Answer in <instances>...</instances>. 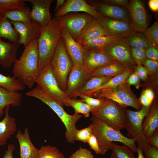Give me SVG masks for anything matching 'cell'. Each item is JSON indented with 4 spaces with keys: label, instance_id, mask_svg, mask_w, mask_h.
<instances>
[{
    "label": "cell",
    "instance_id": "obj_1",
    "mask_svg": "<svg viewBox=\"0 0 158 158\" xmlns=\"http://www.w3.org/2000/svg\"><path fill=\"white\" fill-rule=\"evenodd\" d=\"M39 71L37 40H35L24 47L21 55L13 64L12 72L13 76L32 88Z\"/></svg>",
    "mask_w": 158,
    "mask_h": 158
},
{
    "label": "cell",
    "instance_id": "obj_2",
    "mask_svg": "<svg viewBox=\"0 0 158 158\" xmlns=\"http://www.w3.org/2000/svg\"><path fill=\"white\" fill-rule=\"evenodd\" d=\"M61 27L55 17L42 28L37 40L40 71L50 64L61 37Z\"/></svg>",
    "mask_w": 158,
    "mask_h": 158
},
{
    "label": "cell",
    "instance_id": "obj_3",
    "mask_svg": "<svg viewBox=\"0 0 158 158\" xmlns=\"http://www.w3.org/2000/svg\"><path fill=\"white\" fill-rule=\"evenodd\" d=\"M90 124L92 134L96 137L101 151L104 155L109 150L111 143L113 141L123 143L130 148L134 153L137 152L136 140L124 136L120 131L116 130L107 124L101 119L92 116Z\"/></svg>",
    "mask_w": 158,
    "mask_h": 158
},
{
    "label": "cell",
    "instance_id": "obj_4",
    "mask_svg": "<svg viewBox=\"0 0 158 158\" xmlns=\"http://www.w3.org/2000/svg\"><path fill=\"white\" fill-rule=\"evenodd\" d=\"M25 95L28 97L36 98L48 105L56 114L64 124L66 128L65 136L67 142L73 144L75 142L74 134L77 129L76 124L82 117L80 114L67 113L61 105L43 91L38 85Z\"/></svg>",
    "mask_w": 158,
    "mask_h": 158
},
{
    "label": "cell",
    "instance_id": "obj_5",
    "mask_svg": "<svg viewBox=\"0 0 158 158\" xmlns=\"http://www.w3.org/2000/svg\"><path fill=\"white\" fill-rule=\"evenodd\" d=\"M150 108L142 106L140 110L137 111L128 109L126 110L124 128L128 132L129 138L135 139L138 146L141 147L142 150H146L151 145L147 141L142 128L143 120L149 112Z\"/></svg>",
    "mask_w": 158,
    "mask_h": 158
},
{
    "label": "cell",
    "instance_id": "obj_6",
    "mask_svg": "<svg viewBox=\"0 0 158 158\" xmlns=\"http://www.w3.org/2000/svg\"><path fill=\"white\" fill-rule=\"evenodd\" d=\"M126 107L107 99L102 106L91 113L92 116L101 119L110 127L120 131L125 128Z\"/></svg>",
    "mask_w": 158,
    "mask_h": 158
},
{
    "label": "cell",
    "instance_id": "obj_7",
    "mask_svg": "<svg viewBox=\"0 0 158 158\" xmlns=\"http://www.w3.org/2000/svg\"><path fill=\"white\" fill-rule=\"evenodd\" d=\"M52 72L61 89L65 92L68 75L73 66L61 37L50 63Z\"/></svg>",
    "mask_w": 158,
    "mask_h": 158
},
{
    "label": "cell",
    "instance_id": "obj_8",
    "mask_svg": "<svg viewBox=\"0 0 158 158\" xmlns=\"http://www.w3.org/2000/svg\"><path fill=\"white\" fill-rule=\"evenodd\" d=\"M35 82L43 91L61 105L66 106L70 98L60 88L50 64L40 71Z\"/></svg>",
    "mask_w": 158,
    "mask_h": 158
},
{
    "label": "cell",
    "instance_id": "obj_9",
    "mask_svg": "<svg viewBox=\"0 0 158 158\" xmlns=\"http://www.w3.org/2000/svg\"><path fill=\"white\" fill-rule=\"evenodd\" d=\"M96 97L110 99L120 104L127 107L130 106L138 110L142 107L139 99L131 90L130 85L126 82L115 87L102 90Z\"/></svg>",
    "mask_w": 158,
    "mask_h": 158
},
{
    "label": "cell",
    "instance_id": "obj_10",
    "mask_svg": "<svg viewBox=\"0 0 158 158\" xmlns=\"http://www.w3.org/2000/svg\"><path fill=\"white\" fill-rule=\"evenodd\" d=\"M55 17L61 27L75 40L93 17L85 13L71 12Z\"/></svg>",
    "mask_w": 158,
    "mask_h": 158
},
{
    "label": "cell",
    "instance_id": "obj_11",
    "mask_svg": "<svg viewBox=\"0 0 158 158\" xmlns=\"http://www.w3.org/2000/svg\"><path fill=\"white\" fill-rule=\"evenodd\" d=\"M125 38L115 41L101 50L128 69L134 71L136 64Z\"/></svg>",
    "mask_w": 158,
    "mask_h": 158
},
{
    "label": "cell",
    "instance_id": "obj_12",
    "mask_svg": "<svg viewBox=\"0 0 158 158\" xmlns=\"http://www.w3.org/2000/svg\"><path fill=\"white\" fill-rule=\"evenodd\" d=\"M89 75L83 66L73 65L66 83L65 92L69 97H76L80 89L89 79Z\"/></svg>",
    "mask_w": 158,
    "mask_h": 158
},
{
    "label": "cell",
    "instance_id": "obj_13",
    "mask_svg": "<svg viewBox=\"0 0 158 158\" xmlns=\"http://www.w3.org/2000/svg\"><path fill=\"white\" fill-rule=\"evenodd\" d=\"M13 27L19 36L18 45H28L32 41L38 40L42 28L38 23L32 20L29 23L11 21Z\"/></svg>",
    "mask_w": 158,
    "mask_h": 158
},
{
    "label": "cell",
    "instance_id": "obj_14",
    "mask_svg": "<svg viewBox=\"0 0 158 158\" xmlns=\"http://www.w3.org/2000/svg\"><path fill=\"white\" fill-rule=\"evenodd\" d=\"M79 12L88 13L99 21L102 18L94 6L90 5L84 0H66L64 4L54 13V16L57 17L69 13Z\"/></svg>",
    "mask_w": 158,
    "mask_h": 158
},
{
    "label": "cell",
    "instance_id": "obj_15",
    "mask_svg": "<svg viewBox=\"0 0 158 158\" xmlns=\"http://www.w3.org/2000/svg\"><path fill=\"white\" fill-rule=\"evenodd\" d=\"M132 25L137 32H144L147 26V15L144 4L139 0L129 1L127 7Z\"/></svg>",
    "mask_w": 158,
    "mask_h": 158
},
{
    "label": "cell",
    "instance_id": "obj_16",
    "mask_svg": "<svg viewBox=\"0 0 158 158\" xmlns=\"http://www.w3.org/2000/svg\"><path fill=\"white\" fill-rule=\"evenodd\" d=\"M32 4L31 16L32 20L38 23L42 28L51 20L50 12V6L53 0H26Z\"/></svg>",
    "mask_w": 158,
    "mask_h": 158
},
{
    "label": "cell",
    "instance_id": "obj_17",
    "mask_svg": "<svg viewBox=\"0 0 158 158\" xmlns=\"http://www.w3.org/2000/svg\"><path fill=\"white\" fill-rule=\"evenodd\" d=\"M99 22L103 28L111 35L125 38L137 32L131 23L125 21L102 17Z\"/></svg>",
    "mask_w": 158,
    "mask_h": 158
},
{
    "label": "cell",
    "instance_id": "obj_18",
    "mask_svg": "<svg viewBox=\"0 0 158 158\" xmlns=\"http://www.w3.org/2000/svg\"><path fill=\"white\" fill-rule=\"evenodd\" d=\"M61 28V37L73 65L83 66L84 49L80 44L71 36L65 29L62 28Z\"/></svg>",
    "mask_w": 158,
    "mask_h": 158
},
{
    "label": "cell",
    "instance_id": "obj_19",
    "mask_svg": "<svg viewBox=\"0 0 158 158\" xmlns=\"http://www.w3.org/2000/svg\"><path fill=\"white\" fill-rule=\"evenodd\" d=\"M84 50L83 66L89 75L97 68L114 60L101 50Z\"/></svg>",
    "mask_w": 158,
    "mask_h": 158
},
{
    "label": "cell",
    "instance_id": "obj_20",
    "mask_svg": "<svg viewBox=\"0 0 158 158\" xmlns=\"http://www.w3.org/2000/svg\"><path fill=\"white\" fill-rule=\"evenodd\" d=\"M91 5L95 7L102 17L121 20L131 23L129 13L125 9L121 6L101 1Z\"/></svg>",
    "mask_w": 158,
    "mask_h": 158
},
{
    "label": "cell",
    "instance_id": "obj_21",
    "mask_svg": "<svg viewBox=\"0 0 158 158\" xmlns=\"http://www.w3.org/2000/svg\"><path fill=\"white\" fill-rule=\"evenodd\" d=\"M20 147V158H38L39 150L34 145L30 139L28 128L26 127L22 133L20 129L16 135Z\"/></svg>",
    "mask_w": 158,
    "mask_h": 158
},
{
    "label": "cell",
    "instance_id": "obj_22",
    "mask_svg": "<svg viewBox=\"0 0 158 158\" xmlns=\"http://www.w3.org/2000/svg\"><path fill=\"white\" fill-rule=\"evenodd\" d=\"M18 44L6 42L0 38V65L3 68L11 67L17 59Z\"/></svg>",
    "mask_w": 158,
    "mask_h": 158
},
{
    "label": "cell",
    "instance_id": "obj_23",
    "mask_svg": "<svg viewBox=\"0 0 158 158\" xmlns=\"http://www.w3.org/2000/svg\"><path fill=\"white\" fill-rule=\"evenodd\" d=\"M111 35L102 27L98 20L92 17L75 41L82 42L98 37Z\"/></svg>",
    "mask_w": 158,
    "mask_h": 158
},
{
    "label": "cell",
    "instance_id": "obj_24",
    "mask_svg": "<svg viewBox=\"0 0 158 158\" xmlns=\"http://www.w3.org/2000/svg\"><path fill=\"white\" fill-rule=\"evenodd\" d=\"M10 105L4 109L5 116L0 121V146L4 145L7 139L14 135L17 130L15 118L9 115Z\"/></svg>",
    "mask_w": 158,
    "mask_h": 158
},
{
    "label": "cell",
    "instance_id": "obj_25",
    "mask_svg": "<svg viewBox=\"0 0 158 158\" xmlns=\"http://www.w3.org/2000/svg\"><path fill=\"white\" fill-rule=\"evenodd\" d=\"M142 128L146 138L158 130V103L157 100L153 101L149 112L144 119Z\"/></svg>",
    "mask_w": 158,
    "mask_h": 158
},
{
    "label": "cell",
    "instance_id": "obj_26",
    "mask_svg": "<svg viewBox=\"0 0 158 158\" xmlns=\"http://www.w3.org/2000/svg\"><path fill=\"white\" fill-rule=\"evenodd\" d=\"M128 69L118 61L114 60L94 70L89 75V78L93 76H115Z\"/></svg>",
    "mask_w": 158,
    "mask_h": 158
},
{
    "label": "cell",
    "instance_id": "obj_27",
    "mask_svg": "<svg viewBox=\"0 0 158 158\" xmlns=\"http://www.w3.org/2000/svg\"><path fill=\"white\" fill-rule=\"evenodd\" d=\"M22 99V95L20 92L10 91L0 87V120L7 106L18 107L21 104Z\"/></svg>",
    "mask_w": 158,
    "mask_h": 158
},
{
    "label": "cell",
    "instance_id": "obj_28",
    "mask_svg": "<svg viewBox=\"0 0 158 158\" xmlns=\"http://www.w3.org/2000/svg\"><path fill=\"white\" fill-rule=\"evenodd\" d=\"M124 38H125L115 35H110L90 40L80 44L85 49L99 50L107 47L115 41Z\"/></svg>",
    "mask_w": 158,
    "mask_h": 158
},
{
    "label": "cell",
    "instance_id": "obj_29",
    "mask_svg": "<svg viewBox=\"0 0 158 158\" xmlns=\"http://www.w3.org/2000/svg\"><path fill=\"white\" fill-rule=\"evenodd\" d=\"M2 38L9 42L18 44L19 36L11 21L4 15L0 14V38Z\"/></svg>",
    "mask_w": 158,
    "mask_h": 158
},
{
    "label": "cell",
    "instance_id": "obj_30",
    "mask_svg": "<svg viewBox=\"0 0 158 158\" xmlns=\"http://www.w3.org/2000/svg\"><path fill=\"white\" fill-rule=\"evenodd\" d=\"M134 71V70L128 69L122 73L113 77L99 88L84 94L91 97H96L102 90L113 88L126 82L130 75Z\"/></svg>",
    "mask_w": 158,
    "mask_h": 158
},
{
    "label": "cell",
    "instance_id": "obj_31",
    "mask_svg": "<svg viewBox=\"0 0 158 158\" xmlns=\"http://www.w3.org/2000/svg\"><path fill=\"white\" fill-rule=\"evenodd\" d=\"M31 10L30 8L25 6L21 8L8 11L4 15L11 21L29 23L32 21Z\"/></svg>",
    "mask_w": 158,
    "mask_h": 158
},
{
    "label": "cell",
    "instance_id": "obj_32",
    "mask_svg": "<svg viewBox=\"0 0 158 158\" xmlns=\"http://www.w3.org/2000/svg\"><path fill=\"white\" fill-rule=\"evenodd\" d=\"M114 76H110L91 77L85 82L80 89L78 93L85 94L94 90L99 87Z\"/></svg>",
    "mask_w": 158,
    "mask_h": 158
},
{
    "label": "cell",
    "instance_id": "obj_33",
    "mask_svg": "<svg viewBox=\"0 0 158 158\" xmlns=\"http://www.w3.org/2000/svg\"><path fill=\"white\" fill-rule=\"evenodd\" d=\"M25 85L13 76H6L0 73V87L8 90L17 92L25 89Z\"/></svg>",
    "mask_w": 158,
    "mask_h": 158
},
{
    "label": "cell",
    "instance_id": "obj_34",
    "mask_svg": "<svg viewBox=\"0 0 158 158\" xmlns=\"http://www.w3.org/2000/svg\"><path fill=\"white\" fill-rule=\"evenodd\" d=\"M126 42L130 48H139L147 49L150 43L145 35L136 32L125 38Z\"/></svg>",
    "mask_w": 158,
    "mask_h": 158
},
{
    "label": "cell",
    "instance_id": "obj_35",
    "mask_svg": "<svg viewBox=\"0 0 158 158\" xmlns=\"http://www.w3.org/2000/svg\"><path fill=\"white\" fill-rule=\"evenodd\" d=\"M66 106L72 107L75 114H82L86 118L89 117L90 113L93 111L91 107L81 100L73 98L69 99Z\"/></svg>",
    "mask_w": 158,
    "mask_h": 158
},
{
    "label": "cell",
    "instance_id": "obj_36",
    "mask_svg": "<svg viewBox=\"0 0 158 158\" xmlns=\"http://www.w3.org/2000/svg\"><path fill=\"white\" fill-rule=\"evenodd\" d=\"M109 150L116 158H135L133 151L124 144L121 146L112 142L110 145Z\"/></svg>",
    "mask_w": 158,
    "mask_h": 158
},
{
    "label": "cell",
    "instance_id": "obj_37",
    "mask_svg": "<svg viewBox=\"0 0 158 158\" xmlns=\"http://www.w3.org/2000/svg\"><path fill=\"white\" fill-rule=\"evenodd\" d=\"M26 0H0V14L25 6Z\"/></svg>",
    "mask_w": 158,
    "mask_h": 158
},
{
    "label": "cell",
    "instance_id": "obj_38",
    "mask_svg": "<svg viewBox=\"0 0 158 158\" xmlns=\"http://www.w3.org/2000/svg\"><path fill=\"white\" fill-rule=\"evenodd\" d=\"M38 158H65L63 154L55 146H42L39 150Z\"/></svg>",
    "mask_w": 158,
    "mask_h": 158
},
{
    "label": "cell",
    "instance_id": "obj_39",
    "mask_svg": "<svg viewBox=\"0 0 158 158\" xmlns=\"http://www.w3.org/2000/svg\"><path fill=\"white\" fill-rule=\"evenodd\" d=\"M79 97L81 99V100L82 102L91 107L93 109V111L99 109L106 102L107 99L100 97L95 98L80 93H78L76 95V97Z\"/></svg>",
    "mask_w": 158,
    "mask_h": 158
},
{
    "label": "cell",
    "instance_id": "obj_40",
    "mask_svg": "<svg viewBox=\"0 0 158 158\" xmlns=\"http://www.w3.org/2000/svg\"><path fill=\"white\" fill-rule=\"evenodd\" d=\"M145 36L149 41L157 47L158 45V23L154 22L150 27L147 28Z\"/></svg>",
    "mask_w": 158,
    "mask_h": 158
},
{
    "label": "cell",
    "instance_id": "obj_41",
    "mask_svg": "<svg viewBox=\"0 0 158 158\" xmlns=\"http://www.w3.org/2000/svg\"><path fill=\"white\" fill-rule=\"evenodd\" d=\"M146 49L139 48H130L132 55L136 64L144 65L146 58Z\"/></svg>",
    "mask_w": 158,
    "mask_h": 158
},
{
    "label": "cell",
    "instance_id": "obj_42",
    "mask_svg": "<svg viewBox=\"0 0 158 158\" xmlns=\"http://www.w3.org/2000/svg\"><path fill=\"white\" fill-rule=\"evenodd\" d=\"M92 134L91 127L90 125L87 127L82 129H77L74 134V139L75 140L87 143L88 138Z\"/></svg>",
    "mask_w": 158,
    "mask_h": 158
},
{
    "label": "cell",
    "instance_id": "obj_43",
    "mask_svg": "<svg viewBox=\"0 0 158 158\" xmlns=\"http://www.w3.org/2000/svg\"><path fill=\"white\" fill-rule=\"evenodd\" d=\"M70 158H94V157L89 150L80 147Z\"/></svg>",
    "mask_w": 158,
    "mask_h": 158
},
{
    "label": "cell",
    "instance_id": "obj_44",
    "mask_svg": "<svg viewBox=\"0 0 158 158\" xmlns=\"http://www.w3.org/2000/svg\"><path fill=\"white\" fill-rule=\"evenodd\" d=\"M144 65L147 71L148 75H152L157 70L158 62L146 58Z\"/></svg>",
    "mask_w": 158,
    "mask_h": 158
},
{
    "label": "cell",
    "instance_id": "obj_45",
    "mask_svg": "<svg viewBox=\"0 0 158 158\" xmlns=\"http://www.w3.org/2000/svg\"><path fill=\"white\" fill-rule=\"evenodd\" d=\"M146 58L158 62V50L157 48L150 42L149 47L146 49Z\"/></svg>",
    "mask_w": 158,
    "mask_h": 158
},
{
    "label": "cell",
    "instance_id": "obj_46",
    "mask_svg": "<svg viewBox=\"0 0 158 158\" xmlns=\"http://www.w3.org/2000/svg\"><path fill=\"white\" fill-rule=\"evenodd\" d=\"M87 143L92 149L97 154H101V151L97 140L95 135L92 134L88 138Z\"/></svg>",
    "mask_w": 158,
    "mask_h": 158
},
{
    "label": "cell",
    "instance_id": "obj_47",
    "mask_svg": "<svg viewBox=\"0 0 158 158\" xmlns=\"http://www.w3.org/2000/svg\"><path fill=\"white\" fill-rule=\"evenodd\" d=\"M140 80H145L148 78V73L145 67L141 64L137 65L134 70Z\"/></svg>",
    "mask_w": 158,
    "mask_h": 158
},
{
    "label": "cell",
    "instance_id": "obj_48",
    "mask_svg": "<svg viewBox=\"0 0 158 158\" xmlns=\"http://www.w3.org/2000/svg\"><path fill=\"white\" fill-rule=\"evenodd\" d=\"M142 151L146 158H158V148L155 147L150 145Z\"/></svg>",
    "mask_w": 158,
    "mask_h": 158
},
{
    "label": "cell",
    "instance_id": "obj_49",
    "mask_svg": "<svg viewBox=\"0 0 158 158\" xmlns=\"http://www.w3.org/2000/svg\"><path fill=\"white\" fill-rule=\"evenodd\" d=\"M140 79L135 71L129 76L126 82L130 85H133L137 87L139 86Z\"/></svg>",
    "mask_w": 158,
    "mask_h": 158
},
{
    "label": "cell",
    "instance_id": "obj_50",
    "mask_svg": "<svg viewBox=\"0 0 158 158\" xmlns=\"http://www.w3.org/2000/svg\"><path fill=\"white\" fill-rule=\"evenodd\" d=\"M146 140L150 145L158 148V130H156L150 137L146 138Z\"/></svg>",
    "mask_w": 158,
    "mask_h": 158
},
{
    "label": "cell",
    "instance_id": "obj_51",
    "mask_svg": "<svg viewBox=\"0 0 158 158\" xmlns=\"http://www.w3.org/2000/svg\"><path fill=\"white\" fill-rule=\"evenodd\" d=\"M101 1L105 3L120 5L126 8L129 3V1L128 0H105Z\"/></svg>",
    "mask_w": 158,
    "mask_h": 158
},
{
    "label": "cell",
    "instance_id": "obj_52",
    "mask_svg": "<svg viewBox=\"0 0 158 158\" xmlns=\"http://www.w3.org/2000/svg\"><path fill=\"white\" fill-rule=\"evenodd\" d=\"M15 148V146L14 145L9 144L8 145L7 150L5 152L3 158H13V153Z\"/></svg>",
    "mask_w": 158,
    "mask_h": 158
},
{
    "label": "cell",
    "instance_id": "obj_53",
    "mask_svg": "<svg viewBox=\"0 0 158 158\" xmlns=\"http://www.w3.org/2000/svg\"><path fill=\"white\" fill-rule=\"evenodd\" d=\"M140 103L142 106L147 108H150L151 104L142 92L139 99Z\"/></svg>",
    "mask_w": 158,
    "mask_h": 158
},
{
    "label": "cell",
    "instance_id": "obj_54",
    "mask_svg": "<svg viewBox=\"0 0 158 158\" xmlns=\"http://www.w3.org/2000/svg\"><path fill=\"white\" fill-rule=\"evenodd\" d=\"M148 99L150 103L152 104L154 97V94L151 89L147 88L142 91Z\"/></svg>",
    "mask_w": 158,
    "mask_h": 158
},
{
    "label": "cell",
    "instance_id": "obj_55",
    "mask_svg": "<svg viewBox=\"0 0 158 158\" xmlns=\"http://www.w3.org/2000/svg\"><path fill=\"white\" fill-rule=\"evenodd\" d=\"M149 5L152 11H157L158 10V0H150L149 1Z\"/></svg>",
    "mask_w": 158,
    "mask_h": 158
},
{
    "label": "cell",
    "instance_id": "obj_56",
    "mask_svg": "<svg viewBox=\"0 0 158 158\" xmlns=\"http://www.w3.org/2000/svg\"><path fill=\"white\" fill-rule=\"evenodd\" d=\"M66 1V0H57L56 1V4L54 10L55 12H57L59 8L64 4Z\"/></svg>",
    "mask_w": 158,
    "mask_h": 158
},
{
    "label": "cell",
    "instance_id": "obj_57",
    "mask_svg": "<svg viewBox=\"0 0 158 158\" xmlns=\"http://www.w3.org/2000/svg\"><path fill=\"white\" fill-rule=\"evenodd\" d=\"M137 153L138 154V158H145L141 147L139 146L137 147Z\"/></svg>",
    "mask_w": 158,
    "mask_h": 158
},
{
    "label": "cell",
    "instance_id": "obj_58",
    "mask_svg": "<svg viewBox=\"0 0 158 158\" xmlns=\"http://www.w3.org/2000/svg\"><path fill=\"white\" fill-rule=\"evenodd\" d=\"M109 158H116L114 155V154L113 153H112L111 156Z\"/></svg>",
    "mask_w": 158,
    "mask_h": 158
},
{
    "label": "cell",
    "instance_id": "obj_59",
    "mask_svg": "<svg viewBox=\"0 0 158 158\" xmlns=\"http://www.w3.org/2000/svg\"></svg>",
    "mask_w": 158,
    "mask_h": 158
}]
</instances>
